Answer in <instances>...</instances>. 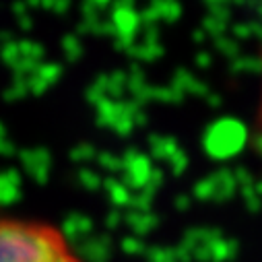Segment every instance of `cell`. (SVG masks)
I'll list each match as a JSON object with an SVG mask.
<instances>
[{"label": "cell", "mask_w": 262, "mask_h": 262, "mask_svg": "<svg viewBox=\"0 0 262 262\" xmlns=\"http://www.w3.org/2000/svg\"><path fill=\"white\" fill-rule=\"evenodd\" d=\"M0 262H85L60 227L39 219L0 217Z\"/></svg>", "instance_id": "obj_1"}]
</instances>
